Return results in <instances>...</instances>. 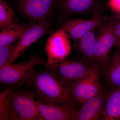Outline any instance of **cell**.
<instances>
[{
    "mask_svg": "<svg viewBox=\"0 0 120 120\" xmlns=\"http://www.w3.org/2000/svg\"><path fill=\"white\" fill-rule=\"evenodd\" d=\"M106 89L99 92L76 110L75 120H102Z\"/></svg>",
    "mask_w": 120,
    "mask_h": 120,
    "instance_id": "obj_12",
    "label": "cell"
},
{
    "mask_svg": "<svg viewBox=\"0 0 120 120\" xmlns=\"http://www.w3.org/2000/svg\"><path fill=\"white\" fill-rule=\"evenodd\" d=\"M116 45L118 46V47L120 48V40L117 39V40L116 43Z\"/></svg>",
    "mask_w": 120,
    "mask_h": 120,
    "instance_id": "obj_24",
    "label": "cell"
},
{
    "mask_svg": "<svg viewBox=\"0 0 120 120\" xmlns=\"http://www.w3.org/2000/svg\"><path fill=\"white\" fill-rule=\"evenodd\" d=\"M50 28L47 20H41L33 24L17 43L14 45L11 55L4 66L14 63L32 44L43 35L47 34Z\"/></svg>",
    "mask_w": 120,
    "mask_h": 120,
    "instance_id": "obj_8",
    "label": "cell"
},
{
    "mask_svg": "<svg viewBox=\"0 0 120 120\" xmlns=\"http://www.w3.org/2000/svg\"><path fill=\"white\" fill-rule=\"evenodd\" d=\"M32 26L31 24H17L2 31L0 33V45L12 44L19 41Z\"/></svg>",
    "mask_w": 120,
    "mask_h": 120,
    "instance_id": "obj_18",
    "label": "cell"
},
{
    "mask_svg": "<svg viewBox=\"0 0 120 120\" xmlns=\"http://www.w3.org/2000/svg\"><path fill=\"white\" fill-rule=\"evenodd\" d=\"M109 18L110 20L112 23H120V12L116 13L113 16Z\"/></svg>",
    "mask_w": 120,
    "mask_h": 120,
    "instance_id": "obj_23",
    "label": "cell"
},
{
    "mask_svg": "<svg viewBox=\"0 0 120 120\" xmlns=\"http://www.w3.org/2000/svg\"><path fill=\"white\" fill-rule=\"evenodd\" d=\"M106 90L102 120H120V87L110 86Z\"/></svg>",
    "mask_w": 120,
    "mask_h": 120,
    "instance_id": "obj_13",
    "label": "cell"
},
{
    "mask_svg": "<svg viewBox=\"0 0 120 120\" xmlns=\"http://www.w3.org/2000/svg\"><path fill=\"white\" fill-rule=\"evenodd\" d=\"M105 6L100 1L94 9L91 18L88 19H73L66 20L62 24L63 28L76 41L90 31L94 30L101 24L106 21L109 17L104 15Z\"/></svg>",
    "mask_w": 120,
    "mask_h": 120,
    "instance_id": "obj_3",
    "label": "cell"
},
{
    "mask_svg": "<svg viewBox=\"0 0 120 120\" xmlns=\"http://www.w3.org/2000/svg\"><path fill=\"white\" fill-rule=\"evenodd\" d=\"M96 35L94 63L102 66L106 64L111 50L116 43L117 38L112 23L108 19L98 27Z\"/></svg>",
    "mask_w": 120,
    "mask_h": 120,
    "instance_id": "obj_6",
    "label": "cell"
},
{
    "mask_svg": "<svg viewBox=\"0 0 120 120\" xmlns=\"http://www.w3.org/2000/svg\"><path fill=\"white\" fill-rule=\"evenodd\" d=\"M57 0H18L19 13L29 19L38 22L47 20Z\"/></svg>",
    "mask_w": 120,
    "mask_h": 120,
    "instance_id": "obj_9",
    "label": "cell"
},
{
    "mask_svg": "<svg viewBox=\"0 0 120 120\" xmlns=\"http://www.w3.org/2000/svg\"><path fill=\"white\" fill-rule=\"evenodd\" d=\"M14 90L10 88L0 94V120H19L14 109L12 97Z\"/></svg>",
    "mask_w": 120,
    "mask_h": 120,
    "instance_id": "obj_17",
    "label": "cell"
},
{
    "mask_svg": "<svg viewBox=\"0 0 120 120\" xmlns=\"http://www.w3.org/2000/svg\"><path fill=\"white\" fill-rule=\"evenodd\" d=\"M46 61L39 56L33 55L26 61L5 65L0 68V83L15 86L26 82L29 85L35 73L34 67L39 65L45 67Z\"/></svg>",
    "mask_w": 120,
    "mask_h": 120,
    "instance_id": "obj_2",
    "label": "cell"
},
{
    "mask_svg": "<svg viewBox=\"0 0 120 120\" xmlns=\"http://www.w3.org/2000/svg\"><path fill=\"white\" fill-rule=\"evenodd\" d=\"M93 64L79 56L67 58L45 68L52 69L72 83L85 76Z\"/></svg>",
    "mask_w": 120,
    "mask_h": 120,
    "instance_id": "obj_7",
    "label": "cell"
},
{
    "mask_svg": "<svg viewBox=\"0 0 120 120\" xmlns=\"http://www.w3.org/2000/svg\"><path fill=\"white\" fill-rule=\"evenodd\" d=\"M96 35L94 30L84 34L73 43V46L80 56L90 63L94 64V50Z\"/></svg>",
    "mask_w": 120,
    "mask_h": 120,
    "instance_id": "obj_16",
    "label": "cell"
},
{
    "mask_svg": "<svg viewBox=\"0 0 120 120\" xmlns=\"http://www.w3.org/2000/svg\"><path fill=\"white\" fill-rule=\"evenodd\" d=\"M14 45H0V68L4 66L8 61Z\"/></svg>",
    "mask_w": 120,
    "mask_h": 120,
    "instance_id": "obj_20",
    "label": "cell"
},
{
    "mask_svg": "<svg viewBox=\"0 0 120 120\" xmlns=\"http://www.w3.org/2000/svg\"><path fill=\"white\" fill-rule=\"evenodd\" d=\"M45 68L42 71H35L29 85L33 87L35 97L46 103L74 106L76 103L71 90L72 83L52 69Z\"/></svg>",
    "mask_w": 120,
    "mask_h": 120,
    "instance_id": "obj_1",
    "label": "cell"
},
{
    "mask_svg": "<svg viewBox=\"0 0 120 120\" xmlns=\"http://www.w3.org/2000/svg\"><path fill=\"white\" fill-rule=\"evenodd\" d=\"M39 120H75L76 110L69 105L46 103L37 101Z\"/></svg>",
    "mask_w": 120,
    "mask_h": 120,
    "instance_id": "obj_11",
    "label": "cell"
},
{
    "mask_svg": "<svg viewBox=\"0 0 120 120\" xmlns=\"http://www.w3.org/2000/svg\"><path fill=\"white\" fill-rule=\"evenodd\" d=\"M34 94L14 90L12 103L19 120H39L40 113L35 101Z\"/></svg>",
    "mask_w": 120,
    "mask_h": 120,
    "instance_id": "obj_10",
    "label": "cell"
},
{
    "mask_svg": "<svg viewBox=\"0 0 120 120\" xmlns=\"http://www.w3.org/2000/svg\"><path fill=\"white\" fill-rule=\"evenodd\" d=\"M103 68L107 84L120 87V49L116 45Z\"/></svg>",
    "mask_w": 120,
    "mask_h": 120,
    "instance_id": "obj_15",
    "label": "cell"
},
{
    "mask_svg": "<svg viewBox=\"0 0 120 120\" xmlns=\"http://www.w3.org/2000/svg\"></svg>",
    "mask_w": 120,
    "mask_h": 120,
    "instance_id": "obj_25",
    "label": "cell"
},
{
    "mask_svg": "<svg viewBox=\"0 0 120 120\" xmlns=\"http://www.w3.org/2000/svg\"><path fill=\"white\" fill-rule=\"evenodd\" d=\"M101 67L94 63L85 76L72 84V93L76 103L83 104L105 89L100 82Z\"/></svg>",
    "mask_w": 120,
    "mask_h": 120,
    "instance_id": "obj_4",
    "label": "cell"
},
{
    "mask_svg": "<svg viewBox=\"0 0 120 120\" xmlns=\"http://www.w3.org/2000/svg\"><path fill=\"white\" fill-rule=\"evenodd\" d=\"M18 24L14 11L4 0H0V30Z\"/></svg>",
    "mask_w": 120,
    "mask_h": 120,
    "instance_id": "obj_19",
    "label": "cell"
},
{
    "mask_svg": "<svg viewBox=\"0 0 120 120\" xmlns=\"http://www.w3.org/2000/svg\"><path fill=\"white\" fill-rule=\"evenodd\" d=\"M101 0H57L56 5L68 15L92 13Z\"/></svg>",
    "mask_w": 120,
    "mask_h": 120,
    "instance_id": "obj_14",
    "label": "cell"
},
{
    "mask_svg": "<svg viewBox=\"0 0 120 120\" xmlns=\"http://www.w3.org/2000/svg\"><path fill=\"white\" fill-rule=\"evenodd\" d=\"M109 7L112 11L114 12H120V0H109Z\"/></svg>",
    "mask_w": 120,
    "mask_h": 120,
    "instance_id": "obj_21",
    "label": "cell"
},
{
    "mask_svg": "<svg viewBox=\"0 0 120 120\" xmlns=\"http://www.w3.org/2000/svg\"><path fill=\"white\" fill-rule=\"evenodd\" d=\"M71 38L61 28L49 37L45 46L47 59L45 67L68 58L71 52Z\"/></svg>",
    "mask_w": 120,
    "mask_h": 120,
    "instance_id": "obj_5",
    "label": "cell"
},
{
    "mask_svg": "<svg viewBox=\"0 0 120 120\" xmlns=\"http://www.w3.org/2000/svg\"><path fill=\"white\" fill-rule=\"evenodd\" d=\"M112 24L114 31L117 39L120 40V23L114 24L112 23Z\"/></svg>",
    "mask_w": 120,
    "mask_h": 120,
    "instance_id": "obj_22",
    "label": "cell"
}]
</instances>
